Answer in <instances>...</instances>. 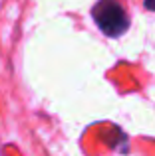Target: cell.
Listing matches in <instances>:
<instances>
[{"label":"cell","instance_id":"6da1fadb","mask_svg":"<svg viewBox=\"0 0 155 156\" xmlns=\"http://www.w3.org/2000/svg\"><path fill=\"white\" fill-rule=\"evenodd\" d=\"M92 18L96 26L108 38H119L129 28V18L125 8L117 0H100L92 8Z\"/></svg>","mask_w":155,"mask_h":156},{"label":"cell","instance_id":"7a4b0ae2","mask_svg":"<svg viewBox=\"0 0 155 156\" xmlns=\"http://www.w3.org/2000/svg\"><path fill=\"white\" fill-rule=\"evenodd\" d=\"M143 4L147 10H155V0H143Z\"/></svg>","mask_w":155,"mask_h":156}]
</instances>
